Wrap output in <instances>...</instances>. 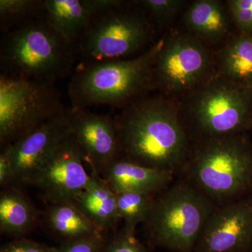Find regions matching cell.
Listing matches in <instances>:
<instances>
[{
	"label": "cell",
	"instance_id": "1",
	"mask_svg": "<svg viewBox=\"0 0 252 252\" xmlns=\"http://www.w3.org/2000/svg\"><path fill=\"white\" fill-rule=\"evenodd\" d=\"M120 157L145 166L182 173L192 141L176 99L143 96L114 117Z\"/></svg>",
	"mask_w": 252,
	"mask_h": 252
},
{
	"label": "cell",
	"instance_id": "2",
	"mask_svg": "<svg viewBox=\"0 0 252 252\" xmlns=\"http://www.w3.org/2000/svg\"><path fill=\"white\" fill-rule=\"evenodd\" d=\"M162 44V36L134 58L79 63L68 84L72 108L107 105L122 110L156 90L154 69Z\"/></svg>",
	"mask_w": 252,
	"mask_h": 252
},
{
	"label": "cell",
	"instance_id": "3",
	"mask_svg": "<svg viewBox=\"0 0 252 252\" xmlns=\"http://www.w3.org/2000/svg\"><path fill=\"white\" fill-rule=\"evenodd\" d=\"M216 205L252 195V143L247 133L193 142L181 173Z\"/></svg>",
	"mask_w": 252,
	"mask_h": 252
},
{
	"label": "cell",
	"instance_id": "4",
	"mask_svg": "<svg viewBox=\"0 0 252 252\" xmlns=\"http://www.w3.org/2000/svg\"><path fill=\"white\" fill-rule=\"evenodd\" d=\"M77 46L56 31L45 18L1 33L0 74L51 81L72 76Z\"/></svg>",
	"mask_w": 252,
	"mask_h": 252
},
{
	"label": "cell",
	"instance_id": "5",
	"mask_svg": "<svg viewBox=\"0 0 252 252\" xmlns=\"http://www.w3.org/2000/svg\"><path fill=\"white\" fill-rule=\"evenodd\" d=\"M177 101L192 143L252 129V89L215 72Z\"/></svg>",
	"mask_w": 252,
	"mask_h": 252
},
{
	"label": "cell",
	"instance_id": "6",
	"mask_svg": "<svg viewBox=\"0 0 252 252\" xmlns=\"http://www.w3.org/2000/svg\"><path fill=\"white\" fill-rule=\"evenodd\" d=\"M215 205L181 177L157 195L144 230L149 243L168 252H193Z\"/></svg>",
	"mask_w": 252,
	"mask_h": 252
},
{
	"label": "cell",
	"instance_id": "7",
	"mask_svg": "<svg viewBox=\"0 0 252 252\" xmlns=\"http://www.w3.org/2000/svg\"><path fill=\"white\" fill-rule=\"evenodd\" d=\"M157 31L138 1L94 15L77 44L80 64L143 54L157 41Z\"/></svg>",
	"mask_w": 252,
	"mask_h": 252
},
{
	"label": "cell",
	"instance_id": "8",
	"mask_svg": "<svg viewBox=\"0 0 252 252\" xmlns=\"http://www.w3.org/2000/svg\"><path fill=\"white\" fill-rule=\"evenodd\" d=\"M67 108L56 82L0 74V145H12Z\"/></svg>",
	"mask_w": 252,
	"mask_h": 252
},
{
	"label": "cell",
	"instance_id": "9",
	"mask_svg": "<svg viewBox=\"0 0 252 252\" xmlns=\"http://www.w3.org/2000/svg\"><path fill=\"white\" fill-rule=\"evenodd\" d=\"M215 53L185 28H170L154 66L159 94L178 100L215 72Z\"/></svg>",
	"mask_w": 252,
	"mask_h": 252
},
{
	"label": "cell",
	"instance_id": "10",
	"mask_svg": "<svg viewBox=\"0 0 252 252\" xmlns=\"http://www.w3.org/2000/svg\"><path fill=\"white\" fill-rule=\"evenodd\" d=\"M84 163L77 142L70 135L27 184L38 189L49 204L74 201L91 180Z\"/></svg>",
	"mask_w": 252,
	"mask_h": 252
},
{
	"label": "cell",
	"instance_id": "11",
	"mask_svg": "<svg viewBox=\"0 0 252 252\" xmlns=\"http://www.w3.org/2000/svg\"><path fill=\"white\" fill-rule=\"evenodd\" d=\"M252 195L217 205L193 252H252Z\"/></svg>",
	"mask_w": 252,
	"mask_h": 252
},
{
	"label": "cell",
	"instance_id": "12",
	"mask_svg": "<svg viewBox=\"0 0 252 252\" xmlns=\"http://www.w3.org/2000/svg\"><path fill=\"white\" fill-rule=\"evenodd\" d=\"M72 107L20 139L9 149L14 172V184H27L28 180L72 135Z\"/></svg>",
	"mask_w": 252,
	"mask_h": 252
},
{
	"label": "cell",
	"instance_id": "13",
	"mask_svg": "<svg viewBox=\"0 0 252 252\" xmlns=\"http://www.w3.org/2000/svg\"><path fill=\"white\" fill-rule=\"evenodd\" d=\"M72 127L84 162L92 173L103 175L109 165L120 157L115 119L87 109L72 108Z\"/></svg>",
	"mask_w": 252,
	"mask_h": 252
},
{
	"label": "cell",
	"instance_id": "14",
	"mask_svg": "<svg viewBox=\"0 0 252 252\" xmlns=\"http://www.w3.org/2000/svg\"><path fill=\"white\" fill-rule=\"evenodd\" d=\"M183 28L209 47L220 45L235 32L226 1L196 0L186 8Z\"/></svg>",
	"mask_w": 252,
	"mask_h": 252
},
{
	"label": "cell",
	"instance_id": "15",
	"mask_svg": "<svg viewBox=\"0 0 252 252\" xmlns=\"http://www.w3.org/2000/svg\"><path fill=\"white\" fill-rule=\"evenodd\" d=\"M175 174L141 165L119 157L104 172L102 177L116 193H137L157 195L175 180Z\"/></svg>",
	"mask_w": 252,
	"mask_h": 252
},
{
	"label": "cell",
	"instance_id": "16",
	"mask_svg": "<svg viewBox=\"0 0 252 252\" xmlns=\"http://www.w3.org/2000/svg\"><path fill=\"white\" fill-rule=\"evenodd\" d=\"M81 212L101 232L114 231L119 220L117 194L103 177L91 174L85 189L74 199Z\"/></svg>",
	"mask_w": 252,
	"mask_h": 252
},
{
	"label": "cell",
	"instance_id": "17",
	"mask_svg": "<svg viewBox=\"0 0 252 252\" xmlns=\"http://www.w3.org/2000/svg\"><path fill=\"white\" fill-rule=\"evenodd\" d=\"M215 59L217 74L252 89V34L235 32L215 53Z\"/></svg>",
	"mask_w": 252,
	"mask_h": 252
},
{
	"label": "cell",
	"instance_id": "18",
	"mask_svg": "<svg viewBox=\"0 0 252 252\" xmlns=\"http://www.w3.org/2000/svg\"><path fill=\"white\" fill-rule=\"evenodd\" d=\"M39 221V212L30 199L14 185L0 193V231L10 236H24Z\"/></svg>",
	"mask_w": 252,
	"mask_h": 252
},
{
	"label": "cell",
	"instance_id": "19",
	"mask_svg": "<svg viewBox=\"0 0 252 252\" xmlns=\"http://www.w3.org/2000/svg\"><path fill=\"white\" fill-rule=\"evenodd\" d=\"M48 229L64 240L104 235L81 212L74 201L49 204L44 210Z\"/></svg>",
	"mask_w": 252,
	"mask_h": 252
},
{
	"label": "cell",
	"instance_id": "20",
	"mask_svg": "<svg viewBox=\"0 0 252 252\" xmlns=\"http://www.w3.org/2000/svg\"><path fill=\"white\" fill-rule=\"evenodd\" d=\"M44 3L50 24L77 46L93 16L85 0H44Z\"/></svg>",
	"mask_w": 252,
	"mask_h": 252
},
{
	"label": "cell",
	"instance_id": "21",
	"mask_svg": "<svg viewBox=\"0 0 252 252\" xmlns=\"http://www.w3.org/2000/svg\"><path fill=\"white\" fill-rule=\"evenodd\" d=\"M46 16L44 0H0V31L17 29Z\"/></svg>",
	"mask_w": 252,
	"mask_h": 252
},
{
	"label": "cell",
	"instance_id": "22",
	"mask_svg": "<svg viewBox=\"0 0 252 252\" xmlns=\"http://www.w3.org/2000/svg\"><path fill=\"white\" fill-rule=\"evenodd\" d=\"M117 194L118 213L124 220V229L135 235L137 225L144 224L153 208L155 195L137 193Z\"/></svg>",
	"mask_w": 252,
	"mask_h": 252
},
{
	"label": "cell",
	"instance_id": "23",
	"mask_svg": "<svg viewBox=\"0 0 252 252\" xmlns=\"http://www.w3.org/2000/svg\"><path fill=\"white\" fill-rule=\"evenodd\" d=\"M187 1L182 0H141V7L157 29L166 28L183 10Z\"/></svg>",
	"mask_w": 252,
	"mask_h": 252
},
{
	"label": "cell",
	"instance_id": "24",
	"mask_svg": "<svg viewBox=\"0 0 252 252\" xmlns=\"http://www.w3.org/2000/svg\"><path fill=\"white\" fill-rule=\"evenodd\" d=\"M226 3L237 32L252 34V0H228Z\"/></svg>",
	"mask_w": 252,
	"mask_h": 252
},
{
	"label": "cell",
	"instance_id": "25",
	"mask_svg": "<svg viewBox=\"0 0 252 252\" xmlns=\"http://www.w3.org/2000/svg\"><path fill=\"white\" fill-rule=\"evenodd\" d=\"M101 252H148L135 237L122 229L105 238Z\"/></svg>",
	"mask_w": 252,
	"mask_h": 252
},
{
	"label": "cell",
	"instance_id": "26",
	"mask_svg": "<svg viewBox=\"0 0 252 252\" xmlns=\"http://www.w3.org/2000/svg\"><path fill=\"white\" fill-rule=\"evenodd\" d=\"M104 241V235L64 240L51 252H101Z\"/></svg>",
	"mask_w": 252,
	"mask_h": 252
},
{
	"label": "cell",
	"instance_id": "27",
	"mask_svg": "<svg viewBox=\"0 0 252 252\" xmlns=\"http://www.w3.org/2000/svg\"><path fill=\"white\" fill-rule=\"evenodd\" d=\"M52 249L34 240L20 238L2 245L0 252H51Z\"/></svg>",
	"mask_w": 252,
	"mask_h": 252
},
{
	"label": "cell",
	"instance_id": "28",
	"mask_svg": "<svg viewBox=\"0 0 252 252\" xmlns=\"http://www.w3.org/2000/svg\"><path fill=\"white\" fill-rule=\"evenodd\" d=\"M14 185V172L9 149H1L0 154V187L6 188Z\"/></svg>",
	"mask_w": 252,
	"mask_h": 252
}]
</instances>
